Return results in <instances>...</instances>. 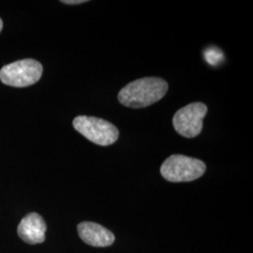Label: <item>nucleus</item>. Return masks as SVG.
<instances>
[{"instance_id": "6", "label": "nucleus", "mask_w": 253, "mask_h": 253, "mask_svg": "<svg viewBox=\"0 0 253 253\" xmlns=\"http://www.w3.org/2000/svg\"><path fill=\"white\" fill-rule=\"evenodd\" d=\"M45 221L37 213H30L19 223L17 233L19 237L27 244L36 245L45 240Z\"/></svg>"}, {"instance_id": "9", "label": "nucleus", "mask_w": 253, "mask_h": 253, "mask_svg": "<svg viewBox=\"0 0 253 253\" xmlns=\"http://www.w3.org/2000/svg\"><path fill=\"white\" fill-rule=\"evenodd\" d=\"M64 4H68V5H76V4H82L86 2L85 0H63L61 1Z\"/></svg>"}, {"instance_id": "8", "label": "nucleus", "mask_w": 253, "mask_h": 253, "mask_svg": "<svg viewBox=\"0 0 253 253\" xmlns=\"http://www.w3.org/2000/svg\"><path fill=\"white\" fill-rule=\"evenodd\" d=\"M206 59L210 65H217L220 62V59L222 58V54L217 48H210L206 51L205 53Z\"/></svg>"}, {"instance_id": "5", "label": "nucleus", "mask_w": 253, "mask_h": 253, "mask_svg": "<svg viewBox=\"0 0 253 253\" xmlns=\"http://www.w3.org/2000/svg\"><path fill=\"white\" fill-rule=\"evenodd\" d=\"M208 113V106L203 102H193L179 109L172 118L174 129L183 137L194 138L203 129V120Z\"/></svg>"}, {"instance_id": "3", "label": "nucleus", "mask_w": 253, "mask_h": 253, "mask_svg": "<svg viewBox=\"0 0 253 253\" xmlns=\"http://www.w3.org/2000/svg\"><path fill=\"white\" fill-rule=\"evenodd\" d=\"M73 125L87 140L101 146L113 145L119 136L118 127L101 118L79 116L73 119Z\"/></svg>"}, {"instance_id": "7", "label": "nucleus", "mask_w": 253, "mask_h": 253, "mask_svg": "<svg viewBox=\"0 0 253 253\" xmlns=\"http://www.w3.org/2000/svg\"><path fill=\"white\" fill-rule=\"evenodd\" d=\"M77 229L82 240L92 247H109L115 242L116 239L111 231L95 222H81Z\"/></svg>"}, {"instance_id": "1", "label": "nucleus", "mask_w": 253, "mask_h": 253, "mask_svg": "<svg viewBox=\"0 0 253 253\" xmlns=\"http://www.w3.org/2000/svg\"><path fill=\"white\" fill-rule=\"evenodd\" d=\"M168 91L163 78L145 77L127 84L118 93V100L129 108H144L162 100Z\"/></svg>"}, {"instance_id": "2", "label": "nucleus", "mask_w": 253, "mask_h": 253, "mask_svg": "<svg viewBox=\"0 0 253 253\" xmlns=\"http://www.w3.org/2000/svg\"><path fill=\"white\" fill-rule=\"evenodd\" d=\"M207 170L204 162L184 155H172L161 167L164 179L170 182H189L200 178Z\"/></svg>"}, {"instance_id": "10", "label": "nucleus", "mask_w": 253, "mask_h": 253, "mask_svg": "<svg viewBox=\"0 0 253 253\" xmlns=\"http://www.w3.org/2000/svg\"><path fill=\"white\" fill-rule=\"evenodd\" d=\"M2 27H3V22H2V20L0 19V32H1V30H2Z\"/></svg>"}, {"instance_id": "4", "label": "nucleus", "mask_w": 253, "mask_h": 253, "mask_svg": "<svg viewBox=\"0 0 253 253\" xmlns=\"http://www.w3.org/2000/svg\"><path fill=\"white\" fill-rule=\"evenodd\" d=\"M42 65L27 58L4 66L0 70V81L13 87H27L39 81L42 75Z\"/></svg>"}]
</instances>
